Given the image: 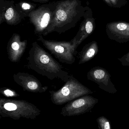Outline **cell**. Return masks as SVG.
<instances>
[{"label": "cell", "instance_id": "5", "mask_svg": "<svg viewBox=\"0 0 129 129\" xmlns=\"http://www.w3.org/2000/svg\"><path fill=\"white\" fill-rule=\"evenodd\" d=\"M37 41H40L55 58L61 62L72 64L75 61L79 45L72 40L70 41H54L45 39L42 35L39 36Z\"/></svg>", "mask_w": 129, "mask_h": 129}, {"label": "cell", "instance_id": "11", "mask_svg": "<svg viewBox=\"0 0 129 129\" xmlns=\"http://www.w3.org/2000/svg\"><path fill=\"white\" fill-rule=\"evenodd\" d=\"M28 41H22L19 34L14 33L9 39L7 50L8 57L12 62H18L25 52Z\"/></svg>", "mask_w": 129, "mask_h": 129}, {"label": "cell", "instance_id": "8", "mask_svg": "<svg viewBox=\"0 0 129 129\" xmlns=\"http://www.w3.org/2000/svg\"><path fill=\"white\" fill-rule=\"evenodd\" d=\"M111 77V75L106 69L99 66L92 68L87 74V79L98 84L101 89L108 93L114 94L117 90Z\"/></svg>", "mask_w": 129, "mask_h": 129}, {"label": "cell", "instance_id": "13", "mask_svg": "<svg viewBox=\"0 0 129 129\" xmlns=\"http://www.w3.org/2000/svg\"><path fill=\"white\" fill-rule=\"evenodd\" d=\"M98 51V45L95 41H92L85 45L82 51L79 53V64H83L93 59L97 54Z\"/></svg>", "mask_w": 129, "mask_h": 129}, {"label": "cell", "instance_id": "14", "mask_svg": "<svg viewBox=\"0 0 129 129\" xmlns=\"http://www.w3.org/2000/svg\"><path fill=\"white\" fill-rule=\"evenodd\" d=\"M94 28V24L90 20H86L80 26L79 30L76 35L72 41L79 45L93 33Z\"/></svg>", "mask_w": 129, "mask_h": 129}, {"label": "cell", "instance_id": "1", "mask_svg": "<svg viewBox=\"0 0 129 129\" xmlns=\"http://www.w3.org/2000/svg\"><path fill=\"white\" fill-rule=\"evenodd\" d=\"M27 59V68L50 80L58 79L66 82L69 77L63 66L36 42L32 44Z\"/></svg>", "mask_w": 129, "mask_h": 129}, {"label": "cell", "instance_id": "16", "mask_svg": "<svg viewBox=\"0 0 129 129\" xmlns=\"http://www.w3.org/2000/svg\"><path fill=\"white\" fill-rule=\"evenodd\" d=\"M97 122L99 129H111V123L105 117L101 116L98 117Z\"/></svg>", "mask_w": 129, "mask_h": 129}, {"label": "cell", "instance_id": "18", "mask_svg": "<svg viewBox=\"0 0 129 129\" xmlns=\"http://www.w3.org/2000/svg\"><path fill=\"white\" fill-rule=\"evenodd\" d=\"M118 59L121 62L123 66L129 67V52L121 58H118Z\"/></svg>", "mask_w": 129, "mask_h": 129}, {"label": "cell", "instance_id": "4", "mask_svg": "<svg viewBox=\"0 0 129 129\" xmlns=\"http://www.w3.org/2000/svg\"><path fill=\"white\" fill-rule=\"evenodd\" d=\"M51 102L61 105L84 95L92 94L93 92L83 85L73 75L64 85L57 91H49Z\"/></svg>", "mask_w": 129, "mask_h": 129}, {"label": "cell", "instance_id": "2", "mask_svg": "<svg viewBox=\"0 0 129 129\" xmlns=\"http://www.w3.org/2000/svg\"><path fill=\"white\" fill-rule=\"evenodd\" d=\"M79 0H62L57 1L51 22L42 36L54 32L64 33L75 26L80 18Z\"/></svg>", "mask_w": 129, "mask_h": 129}, {"label": "cell", "instance_id": "19", "mask_svg": "<svg viewBox=\"0 0 129 129\" xmlns=\"http://www.w3.org/2000/svg\"><path fill=\"white\" fill-rule=\"evenodd\" d=\"M32 1L35 2L44 4V3H47V2L50 0H32Z\"/></svg>", "mask_w": 129, "mask_h": 129}, {"label": "cell", "instance_id": "15", "mask_svg": "<svg viewBox=\"0 0 129 129\" xmlns=\"http://www.w3.org/2000/svg\"><path fill=\"white\" fill-rule=\"evenodd\" d=\"M15 4L17 10L25 17H28L30 14L35 10L37 7L36 4L26 1H21Z\"/></svg>", "mask_w": 129, "mask_h": 129}, {"label": "cell", "instance_id": "3", "mask_svg": "<svg viewBox=\"0 0 129 129\" xmlns=\"http://www.w3.org/2000/svg\"><path fill=\"white\" fill-rule=\"evenodd\" d=\"M41 111L32 103L24 100L0 98V114L14 120L22 118L35 119Z\"/></svg>", "mask_w": 129, "mask_h": 129}, {"label": "cell", "instance_id": "17", "mask_svg": "<svg viewBox=\"0 0 129 129\" xmlns=\"http://www.w3.org/2000/svg\"><path fill=\"white\" fill-rule=\"evenodd\" d=\"M0 93L7 98H16L20 96L16 91L12 89L7 87H2L0 88Z\"/></svg>", "mask_w": 129, "mask_h": 129}, {"label": "cell", "instance_id": "9", "mask_svg": "<svg viewBox=\"0 0 129 129\" xmlns=\"http://www.w3.org/2000/svg\"><path fill=\"white\" fill-rule=\"evenodd\" d=\"M14 82L21 86L24 91L33 93H42L46 91L48 87L43 86L35 76L28 73L19 72L14 74Z\"/></svg>", "mask_w": 129, "mask_h": 129}, {"label": "cell", "instance_id": "10", "mask_svg": "<svg viewBox=\"0 0 129 129\" xmlns=\"http://www.w3.org/2000/svg\"><path fill=\"white\" fill-rule=\"evenodd\" d=\"M13 1L1 0L0 24L5 22L10 25H16L25 18L17 10Z\"/></svg>", "mask_w": 129, "mask_h": 129}, {"label": "cell", "instance_id": "7", "mask_svg": "<svg viewBox=\"0 0 129 129\" xmlns=\"http://www.w3.org/2000/svg\"><path fill=\"white\" fill-rule=\"evenodd\" d=\"M98 102V99L91 95H84L68 102L62 108L61 114L64 117L82 115L89 112Z\"/></svg>", "mask_w": 129, "mask_h": 129}, {"label": "cell", "instance_id": "6", "mask_svg": "<svg viewBox=\"0 0 129 129\" xmlns=\"http://www.w3.org/2000/svg\"><path fill=\"white\" fill-rule=\"evenodd\" d=\"M57 4V1L45 3L30 14L28 17L35 35L42 36L53 19Z\"/></svg>", "mask_w": 129, "mask_h": 129}, {"label": "cell", "instance_id": "12", "mask_svg": "<svg viewBox=\"0 0 129 129\" xmlns=\"http://www.w3.org/2000/svg\"><path fill=\"white\" fill-rule=\"evenodd\" d=\"M107 33L110 39L120 44L129 41V23L113 22L107 25Z\"/></svg>", "mask_w": 129, "mask_h": 129}]
</instances>
